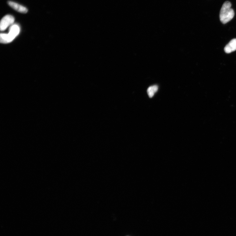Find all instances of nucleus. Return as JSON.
<instances>
[{
  "mask_svg": "<svg viewBox=\"0 0 236 236\" xmlns=\"http://www.w3.org/2000/svg\"><path fill=\"white\" fill-rule=\"evenodd\" d=\"M15 21L14 17L11 15H7L3 17L0 23V29L1 31L5 30Z\"/></svg>",
  "mask_w": 236,
  "mask_h": 236,
  "instance_id": "nucleus-3",
  "label": "nucleus"
},
{
  "mask_svg": "<svg viewBox=\"0 0 236 236\" xmlns=\"http://www.w3.org/2000/svg\"><path fill=\"white\" fill-rule=\"evenodd\" d=\"M20 28L17 24L12 25L9 29L8 34H1L0 41L1 43L7 44L10 43L18 35L20 32Z\"/></svg>",
  "mask_w": 236,
  "mask_h": 236,
  "instance_id": "nucleus-2",
  "label": "nucleus"
},
{
  "mask_svg": "<svg viewBox=\"0 0 236 236\" xmlns=\"http://www.w3.org/2000/svg\"><path fill=\"white\" fill-rule=\"evenodd\" d=\"M8 4L11 7L18 12L24 14L28 12V10L27 8L17 3L9 1L8 2Z\"/></svg>",
  "mask_w": 236,
  "mask_h": 236,
  "instance_id": "nucleus-4",
  "label": "nucleus"
},
{
  "mask_svg": "<svg viewBox=\"0 0 236 236\" xmlns=\"http://www.w3.org/2000/svg\"><path fill=\"white\" fill-rule=\"evenodd\" d=\"M158 87L157 85H155L150 86L148 89L147 92L150 98L152 97L158 91Z\"/></svg>",
  "mask_w": 236,
  "mask_h": 236,
  "instance_id": "nucleus-6",
  "label": "nucleus"
},
{
  "mask_svg": "<svg viewBox=\"0 0 236 236\" xmlns=\"http://www.w3.org/2000/svg\"><path fill=\"white\" fill-rule=\"evenodd\" d=\"M230 2H225L222 5L220 12V19L223 24H226L231 20L234 15V10L231 8Z\"/></svg>",
  "mask_w": 236,
  "mask_h": 236,
  "instance_id": "nucleus-1",
  "label": "nucleus"
},
{
  "mask_svg": "<svg viewBox=\"0 0 236 236\" xmlns=\"http://www.w3.org/2000/svg\"><path fill=\"white\" fill-rule=\"evenodd\" d=\"M236 50V38L232 39L224 48L226 53L229 54Z\"/></svg>",
  "mask_w": 236,
  "mask_h": 236,
  "instance_id": "nucleus-5",
  "label": "nucleus"
}]
</instances>
